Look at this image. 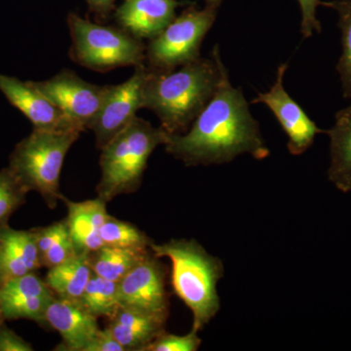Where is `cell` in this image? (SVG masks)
Returning a JSON list of instances; mask_svg holds the SVG:
<instances>
[{"mask_svg":"<svg viewBox=\"0 0 351 351\" xmlns=\"http://www.w3.org/2000/svg\"><path fill=\"white\" fill-rule=\"evenodd\" d=\"M90 9L94 12L106 15L112 10L115 0H86Z\"/></svg>","mask_w":351,"mask_h":351,"instance_id":"obj_31","label":"cell"},{"mask_svg":"<svg viewBox=\"0 0 351 351\" xmlns=\"http://www.w3.org/2000/svg\"><path fill=\"white\" fill-rule=\"evenodd\" d=\"M5 322V319H4L3 314H2L1 311V306H0V324H2V323Z\"/></svg>","mask_w":351,"mask_h":351,"instance_id":"obj_33","label":"cell"},{"mask_svg":"<svg viewBox=\"0 0 351 351\" xmlns=\"http://www.w3.org/2000/svg\"><path fill=\"white\" fill-rule=\"evenodd\" d=\"M97 319L80 302L55 295L44 313L43 325L61 336L62 343L55 350L88 351L101 331Z\"/></svg>","mask_w":351,"mask_h":351,"instance_id":"obj_12","label":"cell"},{"mask_svg":"<svg viewBox=\"0 0 351 351\" xmlns=\"http://www.w3.org/2000/svg\"><path fill=\"white\" fill-rule=\"evenodd\" d=\"M73 39L71 57L97 71L144 64L145 48L140 38L125 29L95 24L75 13L68 17Z\"/></svg>","mask_w":351,"mask_h":351,"instance_id":"obj_6","label":"cell"},{"mask_svg":"<svg viewBox=\"0 0 351 351\" xmlns=\"http://www.w3.org/2000/svg\"><path fill=\"white\" fill-rule=\"evenodd\" d=\"M61 200L68 208L69 234L75 245L77 255H88L104 246L101 239V228L107 221V202L101 198L73 202L62 196Z\"/></svg>","mask_w":351,"mask_h":351,"instance_id":"obj_17","label":"cell"},{"mask_svg":"<svg viewBox=\"0 0 351 351\" xmlns=\"http://www.w3.org/2000/svg\"><path fill=\"white\" fill-rule=\"evenodd\" d=\"M88 351H126L107 329L101 330Z\"/></svg>","mask_w":351,"mask_h":351,"instance_id":"obj_30","label":"cell"},{"mask_svg":"<svg viewBox=\"0 0 351 351\" xmlns=\"http://www.w3.org/2000/svg\"><path fill=\"white\" fill-rule=\"evenodd\" d=\"M29 189L10 168L0 171V228L8 226L9 219L25 204Z\"/></svg>","mask_w":351,"mask_h":351,"instance_id":"obj_26","label":"cell"},{"mask_svg":"<svg viewBox=\"0 0 351 351\" xmlns=\"http://www.w3.org/2000/svg\"><path fill=\"white\" fill-rule=\"evenodd\" d=\"M322 6L331 8L338 15L341 29V55L337 64L341 90L346 99L351 100V0L322 1Z\"/></svg>","mask_w":351,"mask_h":351,"instance_id":"obj_24","label":"cell"},{"mask_svg":"<svg viewBox=\"0 0 351 351\" xmlns=\"http://www.w3.org/2000/svg\"><path fill=\"white\" fill-rule=\"evenodd\" d=\"M302 11L301 32L302 38H309L314 32L321 34L322 27L316 18L318 6H322L321 0H298Z\"/></svg>","mask_w":351,"mask_h":351,"instance_id":"obj_28","label":"cell"},{"mask_svg":"<svg viewBox=\"0 0 351 351\" xmlns=\"http://www.w3.org/2000/svg\"><path fill=\"white\" fill-rule=\"evenodd\" d=\"M78 302L95 317L110 318L119 308V282L92 274Z\"/></svg>","mask_w":351,"mask_h":351,"instance_id":"obj_23","label":"cell"},{"mask_svg":"<svg viewBox=\"0 0 351 351\" xmlns=\"http://www.w3.org/2000/svg\"><path fill=\"white\" fill-rule=\"evenodd\" d=\"M205 1H206L207 6L216 7V8H219L221 0H205Z\"/></svg>","mask_w":351,"mask_h":351,"instance_id":"obj_32","label":"cell"},{"mask_svg":"<svg viewBox=\"0 0 351 351\" xmlns=\"http://www.w3.org/2000/svg\"><path fill=\"white\" fill-rule=\"evenodd\" d=\"M325 134L330 138L328 179L341 193H351V105L336 113Z\"/></svg>","mask_w":351,"mask_h":351,"instance_id":"obj_19","label":"cell"},{"mask_svg":"<svg viewBox=\"0 0 351 351\" xmlns=\"http://www.w3.org/2000/svg\"><path fill=\"white\" fill-rule=\"evenodd\" d=\"M77 129L38 130L16 145L8 167L29 191H36L50 209L61 199L60 177L64 158L80 138Z\"/></svg>","mask_w":351,"mask_h":351,"instance_id":"obj_5","label":"cell"},{"mask_svg":"<svg viewBox=\"0 0 351 351\" xmlns=\"http://www.w3.org/2000/svg\"><path fill=\"white\" fill-rule=\"evenodd\" d=\"M151 249L156 257L170 261L173 290L193 313L191 330L199 332L221 308L217 286L225 274L223 262L195 239H171Z\"/></svg>","mask_w":351,"mask_h":351,"instance_id":"obj_3","label":"cell"},{"mask_svg":"<svg viewBox=\"0 0 351 351\" xmlns=\"http://www.w3.org/2000/svg\"><path fill=\"white\" fill-rule=\"evenodd\" d=\"M55 298L36 272L9 279L0 285V306L5 320L27 319L43 325L44 313Z\"/></svg>","mask_w":351,"mask_h":351,"instance_id":"obj_13","label":"cell"},{"mask_svg":"<svg viewBox=\"0 0 351 351\" xmlns=\"http://www.w3.org/2000/svg\"><path fill=\"white\" fill-rule=\"evenodd\" d=\"M178 0H124L117 9L115 20L132 36L152 39L176 18Z\"/></svg>","mask_w":351,"mask_h":351,"instance_id":"obj_15","label":"cell"},{"mask_svg":"<svg viewBox=\"0 0 351 351\" xmlns=\"http://www.w3.org/2000/svg\"><path fill=\"white\" fill-rule=\"evenodd\" d=\"M31 343L16 334L4 323L0 324V351H32Z\"/></svg>","mask_w":351,"mask_h":351,"instance_id":"obj_29","label":"cell"},{"mask_svg":"<svg viewBox=\"0 0 351 351\" xmlns=\"http://www.w3.org/2000/svg\"><path fill=\"white\" fill-rule=\"evenodd\" d=\"M100 233L104 246L149 249L154 243L137 226L112 216H108L107 221L104 223Z\"/></svg>","mask_w":351,"mask_h":351,"instance_id":"obj_25","label":"cell"},{"mask_svg":"<svg viewBox=\"0 0 351 351\" xmlns=\"http://www.w3.org/2000/svg\"><path fill=\"white\" fill-rule=\"evenodd\" d=\"M197 334L193 330L184 336L164 331L145 346L144 351H196L202 343Z\"/></svg>","mask_w":351,"mask_h":351,"instance_id":"obj_27","label":"cell"},{"mask_svg":"<svg viewBox=\"0 0 351 351\" xmlns=\"http://www.w3.org/2000/svg\"><path fill=\"white\" fill-rule=\"evenodd\" d=\"M152 253V249L103 246L88 254L87 261L93 274L119 282L136 265Z\"/></svg>","mask_w":351,"mask_h":351,"instance_id":"obj_21","label":"cell"},{"mask_svg":"<svg viewBox=\"0 0 351 351\" xmlns=\"http://www.w3.org/2000/svg\"><path fill=\"white\" fill-rule=\"evenodd\" d=\"M218 9L191 7L151 39L145 60L154 71H171L199 59L201 44L213 27Z\"/></svg>","mask_w":351,"mask_h":351,"instance_id":"obj_7","label":"cell"},{"mask_svg":"<svg viewBox=\"0 0 351 351\" xmlns=\"http://www.w3.org/2000/svg\"><path fill=\"white\" fill-rule=\"evenodd\" d=\"M0 91L11 105L24 113L34 124V129L80 130L71 123L57 106L32 85V82H24L13 76L0 75Z\"/></svg>","mask_w":351,"mask_h":351,"instance_id":"obj_14","label":"cell"},{"mask_svg":"<svg viewBox=\"0 0 351 351\" xmlns=\"http://www.w3.org/2000/svg\"><path fill=\"white\" fill-rule=\"evenodd\" d=\"M149 69L145 64L135 66L133 75L125 82L110 85V92L100 112L90 129L96 144L103 149L117 134L123 131L144 108V89Z\"/></svg>","mask_w":351,"mask_h":351,"instance_id":"obj_9","label":"cell"},{"mask_svg":"<svg viewBox=\"0 0 351 351\" xmlns=\"http://www.w3.org/2000/svg\"><path fill=\"white\" fill-rule=\"evenodd\" d=\"M164 147L189 167L221 165L242 154L263 160L270 154L243 92L232 86L225 64L206 107L186 133L169 135Z\"/></svg>","mask_w":351,"mask_h":351,"instance_id":"obj_1","label":"cell"},{"mask_svg":"<svg viewBox=\"0 0 351 351\" xmlns=\"http://www.w3.org/2000/svg\"><path fill=\"white\" fill-rule=\"evenodd\" d=\"M167 277V267L152 253L119 281V306L167 319L169 316V298L166 289Z\"/></svg>","mask_w":351,"mask_h":351,"instance_id":"obj_10","label":"cell"},{"mask_svg":"<svg viewBox=\"0 0 351 351\" xmlns=\"http://www.w3.org/2000/svg\"><path fill=\"white\" fill-rule=\"evenodd\" d=\"M32 230L36 233L43 267L51 269L77 255L66 219Z\"/></svg>","mask_w":351,"mask_h":351,"instance_id":"obj_22","label":"cell"},{"mask_svg":"<svg viewBox=\"0 0 351 351\" xmlns=\"http://www.w3.org/2000/svg\"><path fill=\"white\" fill-rule=\"evenodd\" d=\"M288 64H279L274 84L265 93H258L252 104H263L271 110L288 137V151L293 156H301L313 145L318 134L325 133L316 125L301 106L284 88V76Z\"/></svg>","mask_w":351,"mask_h":351,"instance_id":"obj_11","label":"cell"},{"mask_svg":"<svg viewBox=\"0 0 351 351\" xmlns=\"http://www.w3.org/2000/svg\"><path fill=\"white\" fill-rule=\"evenodd\" d=\"M32 83L64 113L73 126L82 132L93 124L110 89V85L92 84L66 69L50 80Z\"/></svg>","mask_w":351,"mask_h":351,"instance_id":"obj_8","label":"cell"},{"mask_svg":"<svg viewBox=\"0 0 351 351\" xmlns=\"http://www.w3.org/2000/svg\"><path fill=\"white\" fill-rule=\"evenodd\" d=\"M169 134L151 122L136 117L133 121L101 149V179L98 197L106 202L135 193L142 184L152 152L165 145Z\"/></svg>","mask_w":351,"mask_h":351,"instance_id":"obj_4","label":"cell"},{"mask_svg":"<svg viewBox=\"0 0 351 351\" xmlns=\"http://www.w3.org/2000/svg\"><path fill=\"white\" fill-rule=\"evenodd\" d=\"M43 267L34 230L0 228V285Z\"/></svg>","mask_w":351,"mask_h":351,"instance_id":"obj_16","label":"cell"},{"mask_svg":"<svg viewBox=\"0 0 351 351\" xmlns=\"http://www.w3.org/2000/svg\"><path fill=\"white\" fill-rule=\"evenodd\" d=\"M166 321L154 314L119 306L106 329L126 351H144L145 346L165 331Z\"/></svg>","mask_w":351,"mask_h":351,"instance_id":"obj_18","label":"cell"},{"mask_svg":"<svg viewBox=\"0 0 351 351\" xmlns=\"http://www.w3.org/2000/svg\"><path fill=\"white\" fill-rule=\"evenodd\" d=\"M223 64L219 47L215 46L211 59L200 57L178 71L149 69L144 108L158 117L161 128L169 135L186 133L217 91Z\"/></svg>","mask_w":351,"mask_h":351,"instance_id":"obj_2","label":"cell"},{"mask_svg":"<svg viewBox=\"0 0 351 351\" xmlns=\"http://www.w3.org/2000/svg\"><path fill=\"white\" fill-rule=\"evenodd\" d=\"M92 274L93 271L88 263L87 255H75L48 269L44 280L57 297L78 301Z\"/></svg>","mask_w":351,"mask_h":351,"instance_id":"obj_20","label":"cell"}]
</instances>
